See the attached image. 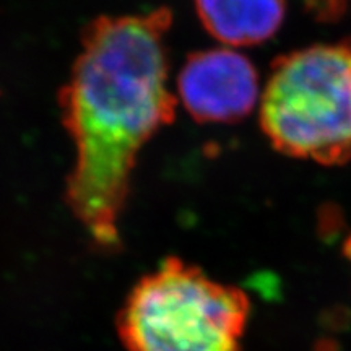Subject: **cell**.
Returning <instances> with one entry per match:
<instances>
[{
    "mask_svg": "<svg viewBox=\"0 0 351 351\" xmlns=\"http://www.w3.org/2000/svg\"><path fill=\"white\" fill-rule=\"evenodd\" d=\"M173 12L99 16L83 29L82 52L59 93L75 145L65 202L93 243L121 245L119 221L143 145L176 117L166 34Z\"/></svg>",
    "mask_w": 351,
    "mask_h": 351,
    "instance_id": "obj_1",
    "label": "cell"
},
{
    "mask_svg": "<svg viewBox=\"0 0 351 351\" xmlns=\"http://www.w3.org/2000/svg\"><path fill=\"white\" fill-rule=\"evenodd\" d=\"M249 317L243 289L168 257L134 285L116 328L127 351H241Z\"/></svg>",
    "mask_w": 351,
    "mask_h": 351,
    "instance_id": "obj_2",
    "label": "cell"
},
{
    "mask_svg": "<svg viewBox=\"0 0 351 351\" xmlns=\"http://www.w3.org/2000/svg\"><path fill=\"white\" fill-rule=\"evenodd\" d=\"M261 127L282 155L351 161V38L278 57L261 95Z\"/></svg>",
    "mask_w": 351,
    "mask_h": 351,
    "instance_id": "obj_3",
    "label": "cell"
},
{
    "mask_svg": "<svg viewBox=\"0 0 351 351\" xmlns=\"http://www.w3.org/2000/svg\"><path fill=\"white\" fill-rule=\"evenodd\" d=\"M178 95L202 124H234L254 111L262 91L254 64L230 47L192 52L178 77Z\"/></svg>",
    "mask_w": 351,
    "mask_h": 351,
    "instance_id": "obj_4",
    "label": "cell"
},
{
    "mask_svg": "<svg viewBox=\"0 0 351 351\" xmlns=\"http://www.w3.org/2000/svg\"><path fill=\"white\" fill-rule=\"evenodd\" d=\"M204 28L230 47L257 46L282 28L287 0H195Z\"/></svg>",
    "mask_w": 351,
    "mask_h": 351,
    "instance_id": "obj_5",
    "label": "cell"
}]
</instances>
